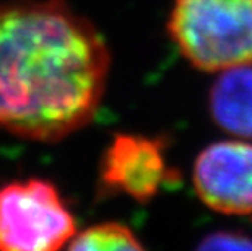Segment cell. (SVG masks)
Masks as SVG:
<instances>
[{
  "instance_id": "6da1fadb",
  "label": "cell",
  "mask_w": 252,
  "mask_h": 251,
  "mask_svg": "<svg viewBox=\"0 0 252 251\" xmlns=\"http://www.w3.org/2000/svg\"><path fill=\"white\" fill-rule=\"evenodd\" d=\"M111 56L103 36L63 0L0 3V126L56 142L93 119Z\"/></svg>"
},
{
  "instance_id": "7a4b0ae2",
  "label": "cell",
  "mask_w": 252,
  "mask_h": 251,
  "mask_svg": "<svg viewBox=\"0 0 252 251\" xmlns=\"http://www.w3.org/2000/svg\"><path fill=\"white\" fill-rule=\"evenodd\" d=\"M168 31L181 54L200 71L252 64V0H176Z\"/></svg>"
},
{
  "instance_id": "3957f363",
  "label": "cell",
  "mask_w": 252,
  "mask_h": 251,
  "mask_svg": "<svg viewBox=\"0 0 252 251\" xmlns=\"http://www.w3.org/2000/svg\"><path fill=\"white\" fill-rule=\"evenodd\" d=\"M75 233L72 212L49 181H17L0 189V250L56 251Z\"/></svg>"
},
{
  "instance_id": "277c9868",
  "label": "cell",
  "mask_w": 252,
  "mask_h": 251,
  "mask_svg": "<svg viewBox=\"0 0 252 251\" xmlns=\"http://www.w3.org/2000/svg\"><path fill=\"white\" fill-rule=\"evenodd\" d=\"M194 188L212 211L252 214V142L221 141L203 148L194 165Z\"/></svg>"
},
{
  "instance_id": "5b68a950",
  "label": "cell",
  "mask_w": 252,
  "mask_h": 251,
  "mask_svg": "<svg viewBox=\"0 0 252 251\" xmlns=\"http://www.w3.org/2000/svg\"><path fill=\"white\" fill-rule=\"evenodd\" d=\"M101 184L114 194L147 202L174 176L168 168L161 141L133 134H119L101 160Z\"/></svg>"
},
{
  "instance_id": "8992f818",
  "label": "cell",
  "mask_w": 252,
  "mask_h": 251,
  "mask_svg": "<svg viewBox=\"0 0 252 251\" xmlns=\"http://www.w3.org/2000/svg\"><path fill=\"white\" fill-rule=\"evenodd\" d=\"M208 108L223 131L252 141V64L220 72L210 88Z\"/></svg>"
},
{
  "instance_id": "52a82bcc",
  "label": "cell",
  "mask_w": 252,
  "mask_h": 251,
  "mask_svg": "<svg viewBox=\"0 0 252 251\" xmlns=\"http://www.w3.org/2000/svg\"><path fill=\"white\" fill-rule=\"evenodd\" d=\"M68 248L85 251H137L143 250V245L128 227L117 222H106L75 233L68 242Z\"/></svg>"
},
{
  "instance_id": "ba28073f",
  "label": "cell",
  "mask_w": 252,
  "mask_h": 251,
  "mask_svg": "<svg viewBox=\"0 0 252 251\" xmlns=\"http://www.w3.org/2000/svg\"><path fill=\"white\" fill-rule=\"evenodd\" d=\"M198 248L205 251H248L252 250V238L239 232H213L203 237Z\"/></svg>"
}]
</instances>
